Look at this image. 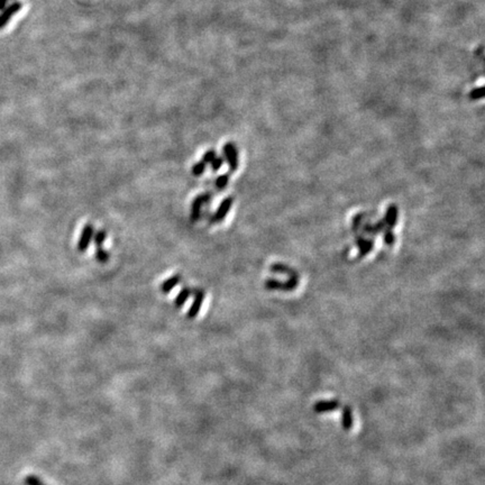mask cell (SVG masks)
Segmentation results:
<instances>
[{
    "mask_svg": "<svg viewBox=\"0 0 485 485\" xmlns=\"http://www.w3.org/2000/svg\"><path fill=\"white\" fill-rule=\"evenodd\" d=\"M224 160H226L229 166V171L235 172L238 167V150L235 143L228 142L223 147Z\"/></svg>",
    "mask_w": 485,
    "mask_h": 485,
    "instance_id": "1",
    "label": "cell"
},
{
    "mask_svg": "<svg viewBox=\"0 0 485 485\" xmlns=\"http://www.w3.org/2000/svg\"><path fill=\"white\" fill-rule=\"evenodd\" d=\"M95 256H96L97 261H98L99 263L105 264V263H107V262L109 261L110 254H109V252H107L106 249H104L103 247H97Z\"/></svg>",
    "mask_w": 485,
    "mask_h": 485,
    "instance_id": "13",
    "label": "cell"
},
{
    "mask_svg": "<svg viewBox=\"0 0 485 485\" xmlns=\"http://www.w3.org/2000/svg\"><path fill=\"white\" fill-rule=\"evenodd\" d=\"M224 162H225L224 157H222V156H216V159L210 163L211 170H212L213 172H217V171L219 170V168H221V167L223 166Z\"/></svg>",
    "mask_w": 485,
    "mask_h": 485,
    "instance_id": "21",
    "label": "cell"
},
{
    "mask_svg": "<svg viewBox=\"0 0 485 485\" xmlns=\"http://www.w3.org/2000/svg\"><path fill=\"white\" fill-rule=\"evenodd\" d=\"M384 243L387 245V246H392L393 244H394V241H395V236L394 235H393L392 231L389 228V229H386L385 233H384Z\"/></svg>",
    "mask_w": 485,
    "mask_h": 485,
    "instance_id": "20",
    "label": "cell"
},
{
    "mask_svg": "<svg viewBox=\"0 0 485 485\" xmlns=\"http://www.w3.org/2000/svg\"><path fill=\"white\" fill-rule=\"evenodd\" d=\"M94 234H95V228L93 226V224H86L79 237V242H78L79 252L84 253L86 249H88L91 239L94 238Z\"/></svg>",
    "mask_w": 485,
    "mask_h": 485,
    "instance_id": "3",
    "label": "cell"
},
{
    "mask_svg": "<svg viewBox=\"0 0 485 485\" xmlns=\"http://www.w3.org/2000/svg\"><path fill=\"white\" fill-rule=\"evenodd\" d=\"M20 9H22V3L19 2H15L12 5H9L8 7L5 8L2 14H0V29L6 26V24L9 22L10 18H12L15 14L18 13Z\"/></svg>",
    "mask_w": 485,
    "mask_h": 485,
    "instance_id": "6",
    "label": "cell"
},
{
    "mask_svg": "<svg viewBox=\"0 0 485 485\" xmlns=\"http://www.w3.org/2000/svg\"><path fill=\"white\" fill-rule=\"evenodd\" d=\"M216 156H217V153L215 150H208L207 152H205V154H203L202 156V162H205L206 164H210V163L216 159Z\"/></svg>",
    "mask_w": 485,
    "mask_h": 485,
    "instance_id": "18",
    "label": "cell"
},
{
    "mask_svg": "<svg viewBox=\"0 0 485 485\" xmlns=\"http://www.w3.org/2000/svg\"><path fill=\"white\" fill-rule=\"evenodd\" d=\"M228 182H229V174H228V173H226V174L219 175L217 178V180L215 182V186L219 189V190H222V189H224L225 187L228 185Z\"/></svg>",
    "mask_w": 485,
    "mask_h": 485,
    "instance_id": "17",
    "label": "cell"
},
{
    "mask_svg": "<svg viewBox=\"0 0 485 485\" xmlns=\"http://www.w3.org/2000/svg\"><path fill=\"white\" fill-rule=\"evenodd\" d=\"M182 281V277L180 274H175L173 277L166 279L164 282H162L160 285V290L162 293H170L171 291L174 289L178 284H180Z\"/></svg>",
    "mask_w": 485,
    "mask_h": 485,
    "instance_id": "8",
    "label": "cell"
},
{
    "mask_svg": "<svg viewBox=\"0 0 485 485\" xmlns=\"http://www.w3.org/2000/svg\"><path fill=\"white\" fill-rule=\"evenodd\" d=\"M7 3L8 0H0V12H3V10L7 7Z\"/></svg>",
    "mask_w": 485,
    "mask_h": 485,
    "instance_id": "22",
    "label": "cell"
},
{
    "mask_svg": "<svg viewBox=\"0 0 485 485\" xmlns=\"http://www.w3.org/2000/svg\"><path fill=\"white\" fill-rule=\"evenodd\" d=\"M339 402L337 400H323L315 403L314 410L317 413H324L328 411H334L339 408Z\"/></svg>",
    "mask_w": 485,
    "mask_h": 485,
    "instance_id": "7",
    "label": "cell"
},
{
    "mask_svg": "<svg viewBox=\"0 0 485 485\" xmlns=\"http://www.w3.org/2000/svg\"><path fill=\"white\" fill-rule=\"evenodd\" d=\"M24 483H25V485H48V484H45L42 481V479H39L37 476H35V475H28V476L25 477Z\"/></svg>",
    "mask_w": 485,
    "mask_h": 485,
    "instance_id": "19",
    "label": "cell"
},
{
    "mask_svg": "<svg viewBox=\"0 0 485 485\" xmlns=\"http://www.w3.org/2000/svg\"><path fill=\"white\" fill-rule=\"evenodd\" d=\"M484 97V86L481 85V86H478V88H474L471 93H469V98H471V100H479V99H482Z\"/></svg>",
    "mask_w": 485,
    "mask_h": 485,
    "instance_id": "16",
    "label": "cell"
},
{
    "mask_svg": "<svg viewBox=\"0 0 485 485\" xmlns=\"http://www.w3.org/2000/svg\"><path fill=\"white\" fill-rule=\"evenodd\" d=\"M191 289L190 288H188V287H185V288H182L180 290V292L178 293L177 295V298L174 300V304H175V307L177 308H181L183 307V304H185L187 302V300L190 298V295H191Z\"/></svg>",
    "mask_w": 485,
    "mask_h": 485,
    "instance_id": "11",
    "label": "cell"
},
{
    "mask_svg": "<svg viewBox=\"0 0 485 485\" xmlns=\"http://www.w3.org/2000/svg\"><path fill=\"white\" fill-rule=\"evenodd\" d=\"M341 425L345 430H349L353 427V410L348 406L343 408V418H341Z\"/></svg>",
    "mask_w": 485,
    "mask_h": 485,
    "instance_id": "10",
    "label": "cell"
},
{
    "mask_svg": "<svg viewBox=\"0 0 485 485\" xmlns=\"http://www.w3.org/2000/svg\"><path fill=\"white\" fill-rule=\"evenodd\" d=\"M106 238H107V233L104 231V229H100V231L94 234V242L97 247H103V244L105 243Z\"/></svg>",
    "mask_w": 485,
    "mask_h": 485,
    "instance_id": "14",
    "label": "cell"
},
{
    "mask_svg": "<svg viewBox=\"0 0 485 485\" xmlns=\"http://www.w3.org/2000/svg\"><path fill=\"white\" fill-rule=\"evenodd\" d=\"M356 245L360 249L359 256L363 257L372 251V248H373V246H374V242H373V239H364L363 237H360V238L356 239Z\"/></svg>",
    "mask_w": 485,
    "mask_h": 485,
    "instance_id": "9",
    "label": "cell"
},
{
    "mask_svg": "<svg viewBox=\"0 0 485 485\" xmlns=\"http://www.w3.org/2000/svg\"><path fill=\"white\" fill-rule=\"evenodd\" d=\"M396 221H398V208L394 205H391L386 211L385 223L386 225H389V228L392 229L395 226Z\"/></svg>",
    "mask_w": 485,
    "mask_h": 485,
    "instance_id": "12",
    "label": "cell"
},
{
    "mask_svg": "<svg viewBox=\"0 0 485 485\" xmlns=\"http://www.w3.org/2000/svg\"><path fill=\"white\" fill-rule=\"evenodd\" d=\"M210 197H211L210 193H203V195H199L195 198V200H193L191 203V209H190L191 222L195 223L200 219L202 206L209 201Z\"/></svg>",
    "mask_w": 485,
    "mask_h": 485,
    "instance_id": "2",
    "label": "cell"
},
{
    "mask_svg": "<svg viewBox=\"0 0 485 485\" xmlns=\"http://www.w3.org/2000/svg\"><path fill=\"white\" fill-rule=\"evenodd\" d=\"M206 167H207V164L205 162H202V161L197 162L196 164L192 166V174L195 177H200L201 174L205 173Z\"/></svg>",
    "mask_w": 485,
    "mask_h": 485,
    "instance_id": "15",
    "label": "cell"
},
{
    "mask_svg": "<svg viewBox=\"0 0 485 485\" xmlns=\"http://www.w3.org/2000/svg\"><path fill=\"white\" fill-rule=\"evenodd\" d=\"M233 203H234V198L233 197L229 196L227 198H225L224 200L222 201L221 205H219L216 212L213 213V216L211 218V223H215V224L222 223L224 219L226 218V216L228 215V212L231 211V208L233 206Z\"/></svg>",
    "mask_w": 485,
    "mask_h": 485,
    "instance_id": "4",
    "label": "cell"
},
{
    "mask_svg": "<svg viewBox=\"0 0 485 485\" xmlns=\"http://www.w3.org/2000/svg\"><path fill=\"white\" fill-rule=\"evenodd\" d=\"M203 300H205V291L199 289L196 291L195 293V299H193V302L190 305V308L188 309L187 313V318L189 319H195L197 316L199 315L201 310V305L203 303Z\"/></svg>",
    "mask_w": 485,
    "mask_h": 485,
    "instance_id": "5",
    "label": "cell"
}]
</instances>
